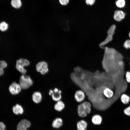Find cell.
Here are the masks:
<instances>
[{
  "label": "cell",
  "instance_id": "1",
  "mask_svg": "<svg viewBox=\"0 0 130 130\" xmlns=\"http://www.w3.org/2000/svg\"><path fill=\"white\" fill-rule=\"evenodd\" d=\"M103 63L104 65H117L120 66L123 61L122 55L114 49L104 47Z\"/></svg>",
  "mask_w": 130,
  "mask_h": 130
},
{
  "label": "cell",
  "instance_id": "2",
  "mask_svg": "<svg viewBox=\"0 0 130 130\" xmlns=\"http://www.w3.org/2000/svg\"><path fill=\"white\" fill-rule=\"evenodd\" d=\"M19 84L22 89H26L32 85L33 81L29 76L23 74L20 77Z\"/></svg>",
  "mask_w": 130,
  "mask_h": 130
},
{
  "label": "cell",
  "instance_id": "3",
  "mask_svg": "<svg viewBox=\"0 0 130 130\" xmlns=\"http://www.w3.org/2000/svg\"><path fill=\"white\" fill-rule=\"evenodd\" d=\"M30 64V62L27 59L20 58L17 60L16 67L17 69L22 74H25L27 71L24 67L28 66Z\"/></svg>",
  "mask_w": 130,
  "mask_h": 130
},
{
  "label": "cell",
  "instance_id": "4",
  "mask_svg": "<svg viewBox=\"0 0 130 130\" xmlns=\"http://www.w3.org/2000/svg\"><path fill=\"white\" fill-rule=\"evenodd\" d=\"M116 26L113 24L109 28L107 32V36L105 39L99 44L100 47L103 48L104 46L111 41L113 39V36L115 33Z\"/></svg>",
  "mask_w": 130,
  "mask_h": 130
},
{
  "label": "cell",
  "instance_id": "5",
  "mask_svg": "<svg viewBox=\"0 0 130 130\" xmlns=\"http://www.w3.org/2000/svg\"><path fill=\"white\" fill-rule=\"evenodd\" d=\"M36 69L38 72L42 75H45L48 72V64L46 62L42 61L39 62L36 65Z\"/></svg>",
  "mask_w": 130,
  "mask_h": 130
},
{
  "label": "cell",
  "instance_id": "6",
  "mask_svg": "<svg viewBox=\"0 0 130 130\" xmlns=\"http://www.w3.org/2000/svg\"><path fill=\"white\" fill-rule=\"evenodd\" d=\"M21 89L20 84L15 82H13L9 87V91L13 95L18 94L21 91Z\"/></svg>",
  "mask_w": 130,
  "mask_h": 130
},
{
  "label": "cell",
  "instance_id": "7",
  "mask_svg": "<svg viewBox=\"0 0 130 130\" xmlns=\"http://www.w3.org/2000/svg\"><path fill=\"white\" fill-rule=\"evenodd\" d=\"M31 125L30 122L26 119L21 120L18 124L17 130H26Z\"/></svg>",
  "mask_w": 130,
  "mask_h": 130
},
{
  "label": "cell",
  "instance_id": "8",
  "mask_svg": "<svg viewBox=\"0 0 130 130\" xmlns=\"http://www.w3.org/2000/svg\"><path fill=\"white\" fill-rule=\"evenodd\" d=\"M74 98L78 102H81L83 101L85 98V95L84 92L81 90L77 91L74 95Z\"/></svg>",
  "mask_w": 130,
  "mask_h": 130
},
{
  "label": "cell",
  "instance_id": "9",
  "mask_svg": "<svg viewBox=\"0 0 130 130\" xmlns=\"http://www.w3.org/2000/svg\"><path fill=\"white\" fill-rule=\"evenodd\" d=\"M125 14L123 11L117 10L114 12L113 18L114 19L117 21H120L125 18Z\"/></svg>",
  "mask_w": 130,
  "mask_h": 130
},
{
  "label": "cell",
  "instance_id": "10",
  "mask_svg": "<svg viewBox=\"0 0 130 130\" xmlns=\"http://www.w3.org/2000/svg\"><path fill=\"white\" fill-rule=\"evenodd\" d=\"M42 98L41 94L39 91L35 92L32 95V100L36 103L38 104L41 101Z\"/></svg>",
  "mask_w": 130,
  "mask_h": 130
},
{
  "label": "cell",
  "instance_id": "11",
  "mask_svg": "<svg viewBox=\"0 0 130 130\" xmlns=\"http://www.w3.org/2000/svg\"><path fill=\"white\" fill-rule=\"evenodd\" d=\"M78 111L79 116L81 117H85L87 115V113L81 104L78 106Z\"/></svg>",
  "mask_w": 130,
  "mask_h": 130
},
{
  "label": "cell",
  "instance_id": "12",
  "mask_svg": "<svg viewBox=\"0 0 130 130\" xmlns=\"http://www.w3.org/2000/svg\"><path fill=\"white\" fill-rule=\"evenodd\" d=\"M12 110L14 113L16 115L22 114L23 110L22 107L19 104H17L13 107Z\"/></svg>",
  "mask_w": 130,
  "mask_h": 130
},
{
  "label": "cell",
  "instance_id": "13",
  "mask_svg": "<svg viewBox=\"0 0 130 130\" xmlns=\"http://www.w3.org/2000/svg\"><path fill=\"white\" fill-rule=\"evenodd\" d=\"M78 130H85L87 126V122L84 120L78 122L77 124Z\"/></svg>",
  "mask_w": 130,
  "mask_h": 130
},
{
  "label": "cell",
  "instance_id": "14",
  "mask_svg": "<svg viewBox=\"0 0 130 130\" xmlns=\"http://www.w3.org/2000/svg\"><path fill=\"white\" fill-rule=\"evenodd\" d=\"M103 94L106 98H110L112 97L114 95L113 91L109 88H105L103 91Z\"/></svg>",
  "mask_w": 130,
  "mask_h": 130
},
{
  "label": "cell",
  "instance_id": "15",
  "mask_svg": "<svg viewBox=\"0 0 130 130\" xmlns=\"http://www.w3.org/2000/svg\"><path fill=\"white\" fill-rule=\"evenodd\" d=\"M62 119L60 118H57L53 121L52 125L53 128H58L62 125Z\"/></svg>",
  "mask_w": 130,
  "mask_h": 130
},
{
  "label": "cell",
  "instance_id": "16",
  "mask_svg": "<svg viewBox=\"0 0 130 130\" xmlns=\"http://www.w3.org/2000/svg\"><path fill=\"white\" fill-rule=\"evenodd\" d=\"M65 107V105L64 102L61 101L59 100L57 101L54 105V108L56 110L61 111Z\"/></svg>",
  "mask_w": 130,
  "mask_h": 130
},
{
  "label": "cell",
  "instance_id": "17",
  "mask_svg": "<svg viewBox=\"0 0 130 130\" xmlns=\"http://www.w3.org/2000/svg\"><path fill=\"white\" fill-rule=\"evenodd\" d=\"M92 123L95 124H100L102 121V118L99 115H95L92 117Z\"/></svg>",
  "mask_w": 130,
  "mask_h": 130
},
{
  "label": "cell",
  "instance_id": "18",
  "mask_svg": "<svg viewBox=\"0 0 130 130\" xmlns=\"http://www.w3.org/2000/svg\"><path fill=\"white\" fill-rule=\"evenodd\" d=\"M11 3L12 6L16 9L19 8L22 5L21 0H11Z\"/></svg>",
  "mask_w": 130,
  "mask_h": 130
},
{
  "label": "cell",
  "instance_id": "19",
  "mask_svg": "<svg viewBox=\"0 0 130 130\" xmlns=\"http://www.w3.org/2000/svg\"><path fill=\"white\" fill-rule=\"evenodd\" d=\"M121 100L122 102L124 104H128L130 101V97L125 94H123L121 97Z\"/></svg>",
  "mask_w": 130,
  "mask_h": 130
},
{
  "label": "cell",
  "instance_id": "20",
  "mask_svg": "<svg viewBox=\"0 0 130 130\" xmlns=\"http://www.w3.org/2000/svg\"><path fill=\"white\" fill-rule=\"evenodd\" d=\"M83 107L86 110L87 113H90L91 111V104L90 103L87 101L83 102L81 104Z\"/></svg>",
  "mask_w": 130,
  "mask_h": 130
},
{
  "label": "cell",
  "instance_id": "21",
  "mask_svg": "<svg viewBox=\"0 0 130 130\" xmlns=\"http://www.w3.org/2000/svg\"><path fill=\"white\" fill-rule=\"evenodd\" d=\"M8 27V24L5 21H2L0 23V30L2 32L6 31Z\"/></svg>",
  "mask_w": 130,
  "mask_h": 130
},
{
  "label": "cell",
  "instance_id": "22",
  "mask_svg": "<svg viewBox=\"0 0 130 130\" xmlns=\"http://www.w3.org/2000/svg\"><path fill=\"white\" fill-rule=\"evenodd\" d=\"M52 96V99L55 101L60 100L61 98V94L59 92H54Z\"/></svg>",
  "mask_w": 130,
  "mask_h": 130
},
{
  "label": "cell",
  "instance_id": "23",
  "mask_svg": "<svg viewBox=\"0 0 130 130\" xmlns=\"http://www.w3.org/2000/svg\"><path fill=\"white\" fill-rule=\"evenodd\" d=\"M115 4L117 7L122 8L125 6V0H117L115 2Z\"/></svg>",
  "mask_w": 130,
  "mask_h": 130
},
{
  "label": "cell",
  "instance_id": "24",
  "mask_svg": "<svg viewBox=\"0 0 130 130\" xmlns=\"http://www.w3.org/2000/svg\"><path fill=\"white\" fill-rule=\"evenodd\" d=\"M6 62L4 60H0V70H4L7 66Z\"/></svg>",
  "mask_w": 130,
  "mask_h": 130
},
{
  "label": "cell",
  "instance_id": "25",
  "mask_svg": "<svg viewBox=\"0 0 130 130\" xmlns=\"http://www.w3.org/2000/svg\"><path fill=\"white\" fill-rule=\"evenodd\" d=\"M124 46L126 49H130V40H126L124 43Z\"/></svg>",
  "mask_w": 130,
  "mask_h": 130
},
{
  "label": "cell",
  "instance_id": "26",
  "mask_svg": "<svg viewBox=\"0 0 130 130\" xmlns=\"http://www.w3.org/2000/svg\"><path fill=\"white\" fill-rule=\"evenodd\" d=\"M124 112L126 115L130 116V105L124 109Z\"/></svg>",
  "mask_w": 130,
  "mask_h": 130
},
{
  "label": "cell",
  "instance_id": "27",
  "mask_svg": "<svg viewBox=\"0 0 130 130\" xmlns=\"http://www.w3.org/2000/svg\"><path fill=\"white\" fill-rule=\"evenodd\" d=\"M125 77L127 82L130 83V72L127 71L126 72Z\"/></svg>",
  "mask_w": 130,
  "mask_h": 130
},
{
  "label": "cell",
  "instance_id": "28",
  "mask_svg": "<svg viewBox=\"0 0 130 130\" xmlns=\"http://www.w3.org/2000/svg\"><path fill=\"white\" fill-rule=\"evenodd\" d=\"M60 3L62 5L65 6L69 3V0H59Z\"/></svg>",
  "mask_w": 130,
  "mask_h": 130
},
{
  "label": "cell",
  "instance_id": "29",
  "mask_svg": "<svg viewBox=\"0 0 130 130\" xmlns=\"http://www.w3.org/2000/svg\"><path fill=\"white\" fill-rule=\"evenodd\" d=\"M95 0H86L85 2L87 5H92L94 4Z\"/></svg>",
  "mask_w": 130,
  "mask_h": 130
},
{
  "label": "cell",
  "instance_id": "30",
  "mask_svg": "<svg viewBox=\"0 0 130 130\" xmlns=\"http://www.w3.org/2000/svg\"><path fill=\"white\" fill-rule=\"evenodd\" d=\"M6 126L2 122H0V130H5Z\"/></svg>",
  "mask_w": 130,
  "mask_h": 130
},
{
  "label": "cell",
  "instance_id": "31",
  "mask_svg": "<svg viewBox=\"0 0 130 130\" xmlns=\"http://www.w3.org/2000/svg\"><path fill=\"white\" fill-rule=\"evenodd\" d=\"M54 93V92L53 90H50L49 92V94L50 95L52 96Z\"/></svg>",
  "mask_w": 130,
  "mask_h": 130
},
{
  "label": "cell",
  "instance_id": "32",
  "mask_svg": "<svg viewBox=\"0 0 130 130\" xmlns=\"http://www.w3.org/2000/svg\"><path fill=\"white\" fill-rule=\"evenodd\" d=\"M4 73V70H0V76L3 75Z\"/></svg>",
  "mask_w": 130,
  "mask_h": 130
},
{
  "label": "cell",
  "instance_id": "33",
  "mask_svg": "<svg viewBox=\"0 0 130 130\" xmlns=\"http://www.w3.org/2000/svg\"><path fill=\"white\" fill-rule=\"evenodd\" d=\"M129 37L130 38V32L129 33Z\"/></svg>",
  "mask_w": 130,
  "mask_h": 130
},
{
  "label": "cell",
  "instance_id": "34",
  "mask_svg": "<svg viewBox=\"0 0 130 130\" xmlns=\"http://www.w3.org/2000/svg\"></svg>",
  "mask_w": 130,
  "mask_h": 130
}]
</instances>
